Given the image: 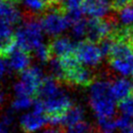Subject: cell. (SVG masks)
<instances>
[{
	"instance_id": "obj_8",
	"label": "cell",
	"mask_w": 133,
	"mask_h": 133,
	"mask_svg": "<svg viewBox=\"0 0 133 133\" xmlns=\"http://www.w3.org/2000/svg\"><path fill=\"white\" fill-rule=\"evenodd\" d=\"M40 21L43 30L52 37L59 36L70 26V23L66 14L58 9L46 12L42 16Z\"/></svg>"
},
{
	"instance_id": "obj_25",
	"label": "cell",
	"mask_w": 133,
	"mask_h": 133,
	"mask_svg": "<svg viewBox=\"0 0 133 133\" xmlns=\"http://www.w3.org/2000/svg\"><path fill=\"white\" fill-rule=\"evenodd\" d=\"M7 71H8L7 64L5 62H3L2 59H0V78H2L7 74Z\"/></svg>"
},
{
	"instance_id": "obj_22",
	"label": "cell",
	"mask_w": 133,
	"mask_h": 133,
	"mask_svg": "<svg viewBox=\"0 0 133 133\" xmlns=\"http://www.w3.org/2000/svg\"><path fill=\"white\" fill-rule=\"evenodd\" d=\"M66 133H93V128L87 121H80L76 124L69 126Z\"/></svg>"
},
{
	"instance_id": "obj_10",
	"label": "cell",
	"mask_w": 133,
	"mask_h": 133,
	"mask_svg": "<svg viewBox=\"0 0 133 133\" xmlns=\"http://www.w3.org/2000/svg\"><path fill=\"white\" fill-rule=\"evenodd\" d=\"M16 47V32L12 25L0 22V59L8 58Z\"/></svg>"
},
{
	"instance_id": "obj_23",
	"label": "cell",
	"mask_w": 133,
	"mask_h": 133,
	"mask_svg": "<svg viewBox=\"0 0 133 133\" xmlns=\"http://www.w3.org/2000/svg\"><path fill=\"white\" fill-rule=\"evenodd\" d=\"M31 101H32V98L28 97V96H18V98L15 100L13 104V108L18 111L25 109L31 105Z\"/></svg>"
},
{
	"instance_id": "obj_17",
	"label": "cell",
	"mask_w": 133,
	"mask_h": 133,
	"mask_svg": "<svg viewBox=\"0 0 133 133\" xmlns=\"http://www.w3.org/2000/svg\"><path fill=\"white\" fill-rule=\"evenodd\" d=\"M83 0H59V10L65 14L82 10Z\"/></svg>"
},
{
	"instance_id": "obj_21",
	"label": "cell",
	"mask_w": 133,
	"mask_h": 133,
	"mask_svg": "<svg viewBox=\"0 0 133 133\" xmlns=\"http://www.w3.org/2000/svg\"><path fill=\"white\" fill-rule=\"evenodd\" d=\"M87 22L86 19H80L78 21L71 24V34L75 38H81L86 36V30H87Z\"/></svg>"
},
{
	"instance_id": "obj_12",
	"label": "cell",
	"mask_w": 133,
	"mask_h": 133,
	"mask_svg": "<svg viewBox=\"0 0 133 133\" xmlns=\"http://www.w3.org/2000/svg\"><path fill=\"white\" fill-rule=\"evenodd\" d=\"M112 3L110 0H83L82 11L94 19H102L109 13Z\"/></svg>"
},
{
	"instance_id": "obj_24",
	"label": "cell",
	"mask_w": 133,
	"mask_h": 133,
	"mask_svg": "<svg viewBox=\"0 0 133 133\" xmlns=\"http://www.w3.org/2000/svg\"><path fill=\"white\" fill-rule=\"evenodd\" d=\"M129 4H133V0H112V7L118 11Z\"/></svg>"
},
{
	"instance_id": "obj_11",
	"label": "cell",
	"mask_w": 133,
	"mask_h": 133,
	"mask_svg": "<svg viewBox=\"0 0 133 133\" xmlns=\"http://www.w3.org/2000/svg\"><path fill=\"white\" fill-rule=\"evenodd\" d=\"M49 49L52 58H66L75 55L76 44L72 40L65 36L54 37L49 42Z\"/></svg>"
},
{
	"instance_id": "obj_6",
	"label": "cell",
	"mask_w": 133,
	"mask_h": 133,
	"mask_svg": "<svg viewBox=\"0 0 133 133\" xmlns=\"http://www.w3.org/2000/svg\"><path fill=\"white\" fill-rule=\"evenodd\" d=\"M42 80V72L38 68H28L25 71L21 72V80L15 85L17 95L28 96L32 99L37 98Z\"/></svg>"
},
{
	"instance_id": "obj_1",
	"label": "cell",
	"mask_w": 133,
	"mask_h": 133,
	"mask_svg": "<svg viewBox=\"0 0 133 133\" xmlns=\"http://www.w3.org/2000/svg\"><path fill=\"white\" fill-rule=\"evenodd\" d=\"M88 102L97 119L114 118L117 101L111 91V81L105 78L94 80L89 87Z\"/></svg>"
},
{
	"instance_id": "obj_3",
	"label": "cell",
	"mask_w": 133,
	"mask_h": 133,
	"mask_svg": "<svg viewBox=\"0 0 133 133\" xmlns=\"http://www.w3.org/2000/svg\"><path fill=\"white\" fill-rule=\"evenodd\" d=\"M112 71L123 77L133 75V47L131 43L116 39L108 55Z\"/></svg>"
},
{
	"instance_id": "obj_27",
	"label": "cell",
	"mask_w": 133,
	"mask_h": 133,
	"mask_svg": "<svg viewBox=\"0 0 133 133\" xmlns=\"http://www.w3.org/2000/svg\"><path fill=\"white\" fill-rule=\"evenodd\" d=\"M42 133H66V131H64L60 127H49L45 129Z\"/></svg>"
},
{
	"instance_id": "obj_7",
	"label": "cell",
	"mask_w": 133,
	"mask_h": 133,
	"mask_svg": "<svg viewBox=\"0 0 133 133\" xmlns=\"http://www.w3.org/2000/svg\"><path fill=\"white\" fill-rule=\"evenodd\" d=\"M75 56L81 65L87 68H94L100 65L104 54L99 45L85 39L76 44Z\"/></svg>"
},
{
	"instance_id": "obj_5",
	"label": "cell",
	"mask_w": 133,
	"mask_h": 133,
	"mask_svg": "<svg viewBox=\"0 0 133 133\" xmlns=\"http://www.w3.org/2000/svg\"><path fill=\"white\" fill-rule=\"evenodd\" d=\"M40 101L43 105V112L47 121L53 124L62 123L64 116L74 106L71 97L62 88H60L54 95Z\"/></svg>"
},
{
	"instance_id": "obj_9",
	"label": "cell",
	"mask_w": 133,
	"mask_h": 133,
	"mask_svg": "<svg viewBox=\"0 0 133 133\" xmlns=\"http://www.w3.org/2000/svg\"><path fill=\"white\" fill-rule=\"evenodd\" d=\"M115 26L112 23L105 21L102 19L91 18L87 22V30H86V40L100 43L105 38L115 36Z\"/></svg>"
},
{
	"instance_id": "obj_4",
	"label": "cell",
	"mask_w": 133,
	"mask_h": 133,
	"mask_svg": "<svg viewBox=\"0 0 133 133\" xmlns=\"http://www.w3.org/2000/svg\"><path fill=\"white\" fill-rule=\"evenodd\" d=\"M59 60L64 69L62 82L75 86H90L94 81L92 71L87 66L81 65L75 55Z\"/></svg>"
},
{
	"instance_id": "obj_14",
	"label": "cell",
	"mask_w": 133,
	"mask_h": 133,
	"mask_svg": "<svg viewBox=\"0 0 133 133\" xmlns=\"http://www.w3.org/2000/svg\"><path fill=\"white\" fill-rule=\"evenodd\" d=\"M47 118L43 112L33 111L32 112L26 114L23 116L21 126L24 133H32L45 124Z\"/></svg>"
},
{
	"instance_id": "obj_19",
	"label": "cell",
	"mask_w": 133,
	"mask_h": 133,
	"mask_svg": "<svg viewBox=\"0 0 133 133\" xmlns=\"http://www.w3.org/2000/svg\"><path fill=\"white\" fill-rule=\"evenodd\" d=\"M118 111L121 116L133 119V95L121 100L118 105Z\"/></svg>"
},
{
	"instance_id": "obj_29",
	"label": "cell",
	"mask_w": 133,
	"mask_h": 133,
	"mask_svg": "<svg viewBox=\"0 0 133 133\" xmlns=\"http://www.w3.org/2000/svg\"><path fill=\"white\" fill-rule=\"evenodd\" d=\"M3 99H4V95H3V92L1 91V89H0V103L3 102Z\"/></svg>"
},
{
	"instance_id": "obj_18",
	"label": "cell",
	"mask_w": 133,
	"mask_h": 133,
	"mask_svg": "<svg viewBox=\"0 0 133 133\" xmlns=\"http://www.w3.org/2000/svg\"><path fill=\"white\" fill-rule=\"evenodd\" d=\"M97 126L99 133H116V130H118L116 121L114 118L97 119Z\"/></svg>"
},
{
	"instance_id": "obj_2",
	"label": "cell",
	"mask_w": 133,
	"mask_h": 133,
	"mask_svg": "<svg viewBox=\"0 0 133 133\" xmlns=\"http://www.w3.org/2000/svg\"><path fill=\"white\" fill-rule=\"evenodd\" d=\"M43 28L38 17L23 14V23L16 30L17 47L31 53L42 44Z\"/></svg>"
},
{
	"instance_id": "obj_20",
	"label": "cell",
	"mask_w": 133,
	"mask_h": 133,
	"mask_svg": "<svg viewBox=\"0 0 133 133\" xmlns=\"http://www.w3.org/2000/svg\"><path fill=\"white\" fill-rule=\"evenodd\" d=\"M119 21L124 28L133 25V4H129L119 10Z\"/></svg>"
},
{
	"instance_id": "obj_13",
	"label": "cell",
	"mask_w": 133,
	"mask_h": 133,
	"mask_svg": "<svg viewBox=\"0 0 133 133\" xmlns=\"http://www.w3.org/2000/svg\"><path fill=\"white\" fill-rule=\"evenodd\" d=\"M111 91L115 99L118 102L133 95V81L127 77H118L111 82Z\"/></svg>"
},
{
	"instance_id": "obj_15",
	"label": "cell",
	"mask_w": 133,
	"mask_h": 133,
	"mask_svg": "<svg viewBox=\"0 0 133 133\" xmlns=\"http://www.w3.org/2000/svg\"><path fill=\"white\" fill-rule=\"evenodd\" d=\"M9 58V66L11 69L19 72H23L25 71L29 66L30 63V53L24 51L16 47V49L13 51Z\"/></svg>"
},
{
	"instance_id": "obj_26",
	"label": "cell",
	"mask_w": 133,
	"mask_h": 133,
	"mask_svg": "<svg viewBox=\"0 0 133 133\" xmlns=\"http://www.w3.org/2000/svg\"><path fill=\"white\" fill-rule=\"evenodd\" d=\"M10 118H6L3 122L0 123V133H9L8 132V123Z\"/></svg>"
},
{
	"instance_id": "obj_16",
	"label": "cell",
	"mask_w": 133,
	"mask_h": 133,
	"mask_svg": "<svg viewBox=\"0 0 133 133\" xmlns=\"http://www.w3.org/2000/svg\"><path fill=\"white\" fill-rule=\"evenodd\" d=\"M83 117H84V110L80 106L74 105L64 116L62 124L69 127V126H71V125L76 124L80 121H82Z\"/></svg>"
},
{
	"instance_id": "obj_28",
	"label": "cell",
	"mask_w": 133,
	"mask_h": 133,
	"mask_svg": "<svg viewBox=\"0 0 133 133\" xmlns=\"http://www.w3.org/2000/svg\"><path fill=\"white\" fill-rule=\"evenodd\" d=\"M119 131H121V133H133V121L130 122L126 127L121 129Z\"/></svg>"
}]
</instances>
